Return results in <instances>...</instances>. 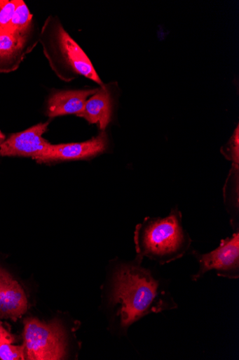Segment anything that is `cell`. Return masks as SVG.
Listing matches in <instances>:
<instances>
[{
	"label": "cell",
	"mask_w": 239,
	"mask_h": 360,
	"mask_svg": "<svg viewBox=\"0 0 239 360\" xmlns=\"http://www.w3.org/2000/svg\"><path fill=\"white\" fill-rule=\"evenodd\" d=\"M27 309L28 301L23 288L6 271L0 268V316L15 321Z\"/></svg>",
	"instance_id": "cell-8"
},
{
	"label": "cell",
	"mask_w": 239,
	"mask_h": 360,
	"mask_svg": "<svg viewBox=\"0 0 239 360\" xmlns=\"http://www.w3.org/2000/svg\"><path fill=\"white\" fill-rule=\"evenodd\" d=\"M40 41L50 68L62 81L83 76L100 86L104 85L81 46L67 34L59 19L50 16L42 28Z\"/></svg>",
	"instance_id": "cell-3"
},
{
	"label": "cell",
	"mask_w": 239,
	"mask_h": 360,
	"mask_svg": "<svg viewBox=\"0 0 239 360\" xmlns=\"http://www.w3.org/2000/svg\"><path fill=\"white\" fill-rule=\"evenodd\" d=\"M111 115V95L105 85L97 89V91L87 101L83 111L77 115L90 124H97L102 131H104L110 124Z\"/></svg>",
	"instance_id": "cell-11"
},
{
	"label": "cell",
	"mask_w": 239,
	"mask_h": 360,
	"mask_svg": "<svg viewBox=\"0 0 239 360\" xmlns=\"http://www.w3.org/2000/svg\"><path fill=\"white\" fill-rule=\"evenodd\" d=\"M134 241L137 255L161 266L183 257L192 242L178 207L164 218L146 217L136 226Z\"/></svg>",
	"instance_id": "cell-2"
},
{
	"label": "cell",
	"mask_w": 239,
	"mask_h": 360,
	"mask_svg": "<svg viewBox=\"0 0 239 360\" xmlns=\"http://www.w3.org/2000/svg\"><path fill=\"white\" fill-rule=\"evenodd\" d=\"M23 345L29 360H59L66 354V335L57 320L44 323L36 318L27 319Z\"/></svg>",
	"instance_id": "cell-4"
},
{
	"label": "cell",
	"mask_w": 239,
	"mask_h": 360,
	"mask_svg": "<svg viewBox=\"0 0 239 360\" xmlns=\"http://www.w3.org/2000/svg\"><path fill=\"white\" fill-rule=\"evenodd\" d=\"M6 141L5 135L0 131V146L4 143Z\"/></svg>",
	"instance_id": "cell-17"
},
{
	"label": "cell",
	"mask_w": 239,
	"mask_h": 360,
	"mask_svg": "<svg viewBox=\"0 0 239 360\" xmlns=\"http://www.w3.org/2000/svg\"><path fill=\"white\" fill-rule=\"evenodd\" d=\"M0 359L2 360H24L25 349L24 345H13V343L0 344Z\"/></svg>",
	"instance_id": "cell-15"
},
{
	"label": "cell",
	"mask_w": 239,
	"mask_h": 360,
	"mask_svg": "<svg viewBox=\"0 0 239 360\" xmlns=\"http://www.w3.org/2000/svg\"><path fill=\"white\" fill-rule=\"evenodd\" d=\"M28 34L8 32L0 34V73L16 71L33 49Z\"/></svg>",
	"instance_id": "cell-9"
},
{
	"label": "cell",
	"mask_w": 239,
	"mask_h": 360,
	"mask_svg": "<svg viewBox=\"0 0 239 360\" xmlns=\"http://www.w3.org/2000/svg\"><path fill=\"white\" fill-rule=\"evenodd\" d=\"M97 89L61 91L53 94L48 101V115L53 118L81 113L89 98Z\"/></svg>",
	"instance_id": "cell-10"
},
{
	"label": "cell",
	"mask_w": 239,
	"mask_h": 360,
	"mask_svg": "<svg viewBox=\"0 0 239 360\" xmlns=\"http://www.w3.org/2000/svg\"><path fill=\"white\" fill-rule=\"evenodd\" d=\"M222 154L232 161L233 166L238 167L239 163V129L238 125L228 143L221 149Z\"/></svg>",
	"instance_id": "cell-14"
},
{
	"label": "cell",
	"mask_w": 239,
	"mask_h": 360,
	"mask_svg": "<svg viewBox=\"0 0 239 360\" xmlns=\"http://www.w3.org/2000/svg\"><path fill=\"white\" fill-rule=\"evenodd\" d=\"M32 15L24 1L20 0L11 22L8 32H17V34H28Z\"/></svg>",
	"instance_id": "cell-12"
},
{
	"label": "cell",
	"mask_w": 239,
	"mask_h": 360,
	"mask_svg": "<svg viewBox=\"0 0 239 360\" xmlns=\"http://www.w3.org/2000/svg\"><path fill=\"white\" fill-rule=\"evenodd\" d=\"M143 259L136 256L116 268L112 276L109 306L116 309L115 317L124 332L147 315L178 308L166 279L143 266Z\"/></svg>",
	"instance_id": "cell-1"
},
{
	"label": "cell",
	"mask_w": 239,
	"mask_h": 360,
	"mask_svg": "<svg viewBox=\"0 0 239 360\" xmlns=\"http://www.w3.org/2000/svg\"><path fill=\"white\" fill-rule=\"evenodd\" d=\"M49 123H40L13 134L0 146V155L32 158L43 162L52 145L43 138Z\"/></svg>",
	"instance_id": "cell-6"
},
{
	"label": "cell",
	"mask_w": 239,
	"mask_h": 360,
	"mask_svg": "<svg viewBox=\"0 0 239 360\" xmlns=\"http://www.w3.org/2000/svg\"><path fill=\"white\" fill-rule=\"evenodd\" d=\"M15 341L14 336L8 332L0 321V344L13 343Z\"/></svg>",
	"instance_id": "cell-16"
},
{
	"label": "cell",
	"mask_w": 239,
	"mask_h": 360,
	"mask_svg": "<svg viewBox=\"0 0 239 360\" xmlns=\"http://www.w3.org/2000/svg\"><path fill=\"white\" fill-rule=\"evenodd\" d=\"M108 147V137L104 131L97 136L82 143L52 145L43 162L87 160L104 153Z\"/></svg>",
	"instance_id": "cell-7"
},
{
	"label": "cell",
	"mask_w": 239,
	"mask_h": 360,
	"mask_svg": "<svg viewBox=\"0 0 239 360\" xmlns=\"http://www.w3.org/2000/svg\"><path fill=\"white\" fill-rule=\"evenodd\" d=\"M20 0H0V34L8 32L12 18Z\"/></svg>",
	"instance_id": "cell-13"
},
{
	"label": "cell",
	"mask_w": 239,
	"mask_h": 360,
	"mask_svg": "<svg viewBox=\"0 0 239 360\" xmlns=\"http://www.w3.org/2000/svg\"><path fill=\"white\" fill-rule=\"evenodd\" d=\"M199 268L191 279L197 281L211 271H215L219 277L228 279L239 278V231L221 241L214 250L202 254L193 251Z\"/></svg>",
	"instance_id": "cell-5"
}]
</instances>
